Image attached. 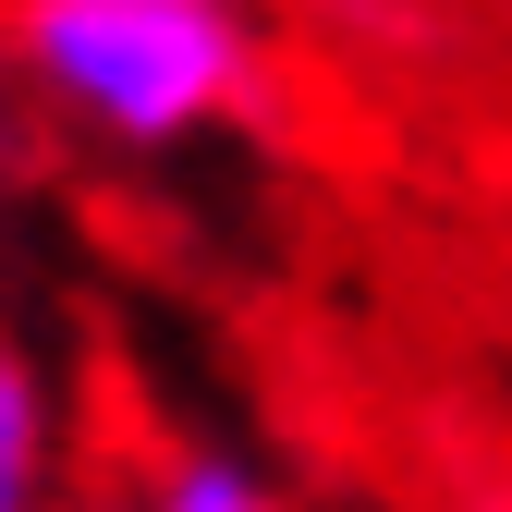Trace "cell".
<instances>
[{"label":"cell","instance_id":"1","mask_svg":"<svg viewBox=\"0 0 512 512\" xmlns=\"http://www.w3.org/2000/svg\"><path fill=\"white\" fill-rule=\"evenodd\" d=\"M25 86L110 147H183L256 98V25L232 0H0Z\"/></svg>","mask_w":512,"mask_h":512},{"label":"cell","instance_id":"2","mask_svg":"<svg viewBox=\"0 0 512 512\" xmlns=\"http://www.w3.org/2000/svg\"><path fill=\"white\" fill-rule=\"evenodd\" d=\"M74 415H61L37 342L0 317V512H74Z\"/></svg>","mask_w":512,"mask_h":512},{"label":"cell","instance_id":"3","mask_svg":"<svg viewBox=\"0 0 512 512\" xmlns=\"http://www.w3.org/2000/svg\"><path fill=\"white\" fill-rule=\"evenodd\" d=\"M110 512H293V500L256 476V464L208 452V439H159V452H135V464H122Z\"/></svg>","mask_w":512,"mask_h":512},{"label":"cell","instance_id":"4","mask_svg":"<svg viewBox=\"0 0 512 512\" xmlns=\"http://www.w3.org/2000/svg\"><path fill=\"white\" fill-rule=\"evenodd\" d=\"M74 512H110V500H74Z\"/></svg>","mask_w":512,"mask_h":512}]
</instances>
